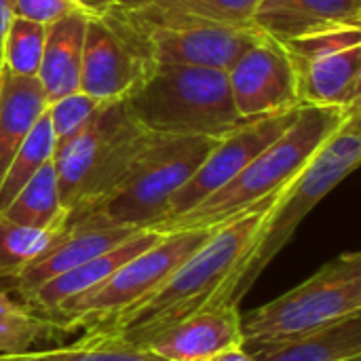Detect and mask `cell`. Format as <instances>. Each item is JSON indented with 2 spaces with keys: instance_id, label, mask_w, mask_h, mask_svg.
<instances>
[{
  "instance_id": "cell-1",
  "label": "cell",
  "mask_w": 361,
  "mask_h": 361,
  "mask_svg": "<svg viewBox=\"0 0 361 361\" xmlns=\"http://www.w3.org/2000/svg\"><path fill=\"white\" fill-rule=\"evenodd\" d=\"M283 188L267 195L239 216L216 226L203 245L154 292L118 311L97 328L125 343L144 347L146 341L195 313L237 302L235 296L241 277Z\"/></svg>"
},
{
  "instance_id": "cell-2",
  "label": "cell",
  "mask_w": 361,
  "mask_h": 361,
  "mask_svg": "<svg viewBox=\"0 0 361 361\" xmlns=\"http://www.w3.org/2000/svg\"><path fill=\"white\" fill-rule=\"evenodd\" d=\"M355 106H300L296 121L252 159L226 186L203 199L186 214L152 226L157 233L216 228L239 216L260 199L283 188L313 157V152L345 123Z\"/></svg>"
},
{
  "instance_id": "cell-3",
  "label": "cell",
  "mask_w": 361,
  "mask_h": 361,
  "mask_svg": "<svg viewBox=\"0 0 361 361\" xmlns=\"http://www.w3.org/2000/svg\"><path fill=\"white\" fill-rule=\"evenodd\" d=\"M123 102L142 129L161 137H224L243 123L220 68H152Z\"/></svg>"
},
{
  "instance_id": "cell-4",
  "label": "cell",
  "mask_w": 361,
  "mask_h": 361,
  "mask_svg": "<svg viewBox=\"0 0 361 361\" xmlns=\"http://www.w3.org/2000/svg\"><path fill=\"white\" fill-rule=\"evenodd\" d=\"M152 137L118 99L104 104L76 135L57 144L53 163L68 220L97 207L121 184Z\"/></svg>"
},
{
  "instance_id": "cell-5",
  "label": "cell",
  "mask_w": 361,
  "mask_h": 361,
  "mask_svg": "<svg viewBox=\"0 0 361 361\" xmlns=\"http://www.w3.org/2000/svg\"><path fill=\"white\" fill-rule=\"evenodd\" d=\"M146 70L159 66H203L228 70L260 36L252 25H222L180 17L127 0L102 15Z\"/></svg>"
},
{
  "instance_id": "cell-6",
  "label": "cell",
  "mask_w": 361,
  "mask_h": 361,
  "mask_svg": "<svg viewBox=\"0 0 361 361\" xmlns=\"http://www.w3.org/2000/svg\"><path fill=\"white\" fill-rule=\"evenodd\" d=\"M360 118L361 112L357 106L281 190L279 199L275 201L262 226V233L250 258V264L241 277V283L235 296L237 302H241V298L260 279L267 267L294 239L296 231L307 220V216L349 173L357 169L361 161Z\"/></svg>"
},
{
  "instance_id": "cell-7",
  "label": "cell",
  "mask_w": 361,
  "mask_h": 361,
  "mask_svg": "<svg viewBox=\"0 0 361 361\" xmlns=\"http://www.w3.org/2000/svg\"><path fill=\"white\" fill-rule=\"evenodd\" d=\"M361 313V252L349 250L294 290L241 315L243 343L286 338Z\"/></svg>"
},
{
  "instance_id": "cell-8",
  "label": "cell",
  "mask_w": 361,
  "mask_h": 361,
  "mask_svg": "<svg viewBox=\"0 0 361 361\" xmlns=\"http://www.w3.org/2000/svg\"><path fill=\"white\" fill-rule=\"evenodd\" d=\"M218 140L209 135H154L137 154L121 184L91 212L118 224L148 228L161 218L169 199L192 178Z\"/></svg>"
},
{
  "instance_id": "cell-9",
  "label": "cell",
  "mask_w": 361,
  "mask_h": 361,
  "mask_svg": "<svg viewBox=\"0 0 361 361\" xmlns=\"http://www.w3.org/2000/svg\"><path fill=\"white\" fill-rule=\"evenodd\" d=\"M214 228L161 233L159 241L118 267L104 283L59 305L49 319L72 332L78 326L97 328L118 311L154 292L184 260H188Z\"/></svg>"
},
{
  "instance_id": "cell-10",
  "label": "cell",
  "mask_w": 361,
  "mask_h": 361,
  "mask_svg": "<svg viewBox=\"0 0 361 361\" xmlns=\"http://www.w3.org/2000/svg\"><path fill=\"white\" fill-rule=\"evenodd\" d=\"M296 78L300 106L360 104L361 27L281 42Z\"/></svg>"
},
{
  "instance_id": "cell-11",
  "label": "cell",
  "mask_w": 361,
  "mask_h": 361,
  "mask_svg": "<svg viewBox=\"0 0 361 361\" xmlns=\"http://www.w3.org/2000/svg\"><path fill=\"white\" fill-rule=\"evenodd\" d=\"M300 106L262 114L252 121H243L237 129L218 140L205 161L192 173V178L169 199L165 212L148 228L178 218L199 205L203 199L226 186L252 159H256L273 140H277L298 116Z\"/></svg>"
},
{
  "instance_id": "cell-12",
  "label": "cell",
  "mask_w": 361,
  "mask_h": 361,
  "mask_svg": "<svg viewBox=\"0 0 361 361\" xmlns=\"http://www.w3.org/2000/svg\"><path fill=\"white\" fill-rule=\"evenodd\" d=\"M226 74L241 121L300 106L294 68L283 44L262 32L235 59Z\"/></svg>"
},
{
  "instance_id": "cell-13",
  "label": "cell",
  "mask_w": 361,
  "mask_h": 361,
  "mask_svg": "<svg viewBox=\"0 0 361 361\" xmlns=\"http://www.w3.org/2000/svg\"><path fill=\"white\" fill-rule=\"evenodd\" d=\"M137 231L140 228L112 222L95 212L72 218L61 228V233L51 241V245L15 279H11V283L15 292L25 300L47 281L116 247Z\"/></svg>"
},
{
  "instance_id": "cell-14",
  "label": "cell",
  "mask_w": 361,
  "mask_h": 361,
  "mask_svg": "<svg viewBox=\"0 0 361 361\" xmlns=\"http://www.w3.org/2000/svg\"><path fill=\"white\" fill-rule=\"evenodd\" d=\"M144 63L127 49L104 17H89L82 42L80 91L110 104L125 99L146 76Z\"/></svg>"
},
{
  "instance_id": "cell-15",
  "label": "cell",
  "mask_w": 361,
  "mask_h": 361,
  "mask_svg": "<svg viewBox=\"0 0 361 361\" xmlns=\"http://www.w3.org/2000/svg\"><path fill=\"white\" fill-rule=\"evenodd\" d=\"M241 345L243 334L237 302L195 313L144 343L148 351L165 361H203Z\"/></svg>"
},
{
  "instance_id": "cell-16",
  "label": "cell",
  "mask_w": 361,
  "mask_h": 361,
  "mask_svg": "<svg viewBox=\"0 0 361 361\" xmlns=\"http://www.w3.org/2000/svg\"><path fill=\"white\" fill-rule=\"evenodd\" d=\"M250 25L279 42L361 27V0H258Z\"/></svg>"
},
{
  "instance_id": "cell-17",
  "label": "cell",
  "mask_w": 361,
  "mask_h": 361,
  "mask_svg": "<svg viewBox=\"0 0 361 361\" xmlns=\"http://www.w3.org/2000/svg\"><path fill=\"white\" fill-rule=\"evenodd\" d=\"M159 237H161V233H157V231L140 228L135 235H131L127 241L118 243L116 247L87 260V262L57 275L55 279L47 281L44 286H40L36 292H32L25 298L27 307L34 309L36 313L49 317L59 305H63L76 296H82L89 290L104 283L118 267H123L133 256H137L140 252H144L146 247L157 243Z\"/></svg>"
},
{
  "instance_id": "cell-18",
  "label": "cell",
  "mask_w": 361,
  "mask_h": 361,
  "mask_svg": "<svg viewBox=\"0 0 361 361\" xmlns=\"http://www.w3.org/2000/svg\"><path fill=\"white\" fill-rule=\"evenodd\" d=\"M254 361H361V313L286 338L247 341Z\"/></svg>"
},
{
  "instance_id": "cell-19",
  "label": "cell",
  "mask_w": 361,
  "mask_h": 361,
  "mask_svg": "<svg viewBox=\"0 0 361 361\" xmlns=\"http://www.w3.org/2000/svg\"><path fill=\"white\" fill-rule=\"evenodd\" d=\"M87 19V13H74L47 25L42 61L36 78L49 104L68 93L80 91V66Z\"/></svg>"
},
{
  "instance_id": "cell-20",
  "label": "cell",
  "mask_w": 361,
  "mask_h": 361,
  "mask_svg": "<svg viewBox=\"0 0 361 361\" xmlns=\"http://www.w3.org/2000/svg\"><path fill=\"white\" fill-rule=\"evenodd\" d=\"M49 102L36 76H13L2 70L0 76V182L4 171L21 146L25 135L34 129L38 118L47 112Z\"/></svg>"
},
{
  "instance_id": "cell-21",
  "label": "cell",
  "mask_w": 361,
  "mask_h": 361,
  "mask_svg": "<svg viewBox=\"0 0 361 361\" xmlns=\"http://www.w3.org/2000/svg\"><path fill=\"white\" fill-rule=\"evenodd\" d=\"M15 224L30 228H51L66 224L70 214L59 199V184L53 159L47 161L13 197V201L0 212Z\"/></svg>"
},
{
  "instance_id": "cell-22",
  "label": "cell",
  "mask_w": 361,
  "mask_h": 361,
  "mask_svg": "<svg viewBox=\"0 0 361 361\" xmlns=\"http://www.w3.org/2000/svg\"><path fill=\"white\" fill-rule=\"evenodd\" d=\"M87 336L68 347L23 351L15 355H0V361H165L146 347L121 341L118 336L91 328Z\"/></svg>"
},
{
  "instance_id": "cell-23",
  "label": "cell",
  "mask_w": 361,
  "mask_h": 361,
  "mask_svg": "<svg viewBox=\"0 0 361 361\" xmlns=\"http://www.w3.org/2000/svg\"><path fill=\"white\" fill-rule=\"evenodd\" d=\"M59 334H68V330L34 309L17 305L0 290V355L32 351Z\"/></svg>"
},
{
  "instance_id": "cell-24",
  "label": "cell",
  "mask_w": 361,
  "mask_h": 361,
  "mask_svg": "<svg viewBox=\"0 0 361 361\" xmlns=\"http://www.w3.org/2000/svg\"><path fill=\"white\" fill-rule=\"evenodd\" d=\"M55 133L49 121V114L44 112L38 123L34 125V129L25 135V140L21 142V146L15 150L4 178L0 182V212L13 201V197L25 186V182L47 163L53 159L55 154Z\"/></svg>"
},
{
  "instance_id": "cell-25",
  "label": "cell",
  "mask_w": 361,
  "mask_h": 361,
  "mask_svg": "<svg viewBox=\"0 0 361 361\" xmlns=\"http://www.w3.org/2000/svg\"><path fill=\"white\" fill-rule=\"evenodd\" d=\"M66 224L51 228H30L15 224L0 214V279H15L51 245Z\"/></svg>"
},
{
  "instance_id": "cell-26",
  "label": "cell",
  "mask_w": 361,
  "mask_h": 361,
  "mask_svg": "<svg viewBox=\"0 0 361 361\" xmlns=\"http://www.w3.org/2000/svg\"><path fill=\"white\" fill-rule=\"evenodd\" d=\"M47 40V25L15 17L2 42V70L13 76H36Z\"/></svg>"
},
{
  "instance_id": "cell-27",
  "label": "cell",
  "mask_w": 361,
  "mask_h": 361,
  "mask_svg": "<svg viewBox=\"0 0 361 361\" xmlns=\"http://www.w3.org/2000/svg\"><path fill=\"white\" fill-rule=\"evenodd\" d=\"M127 2V0H123ZM161 11L222 25H250L258 0H137Z\"/></svg>"
},
{
  "instance_id": "cell-28",
  "label": "cell",
  "mask_w": 361,
  "mask_h": 361,
  "mask_svg": "<svg viewBox=\"0 0 361 361\" xmlns=\"http://www.w3.org/2000/svg\"><path fill=\"white\" fill-rule=\"evenodd\" d=\"M102 106L104 102L87 95L85 91H74L51 102L47 108V114H49L57 144H63L66 140L76 135Z\"/></svg>"
},
{
  "instance_id": "cell-29",
  "label": "cell",
  "mask_w": 361,
  "mask_h": 361,
  "mask_svg": "<svg viewBox=\"0 0 361 361\" xmlns=\"http://www.w3.org/2000/svg\"><path fill=\"white\" fill-rule=\"evenodd\" d=\"M74 13H85V11L72 0H15V17L40 25H51Z\"/></svg>"
},
{
  "instance_id": "cell-30",
  "label": "cell",
  "mask_w": 361,
  "mask_h": 361,
  "mask_svg": "<svg viewBox=\"0 0 361 361\" xmlns=\"http://www.w3.org/2000/svg\"><path fill=\"white\" fill-rule=\"evenodd\" d=\"M72 2H76L89 17H102L110 8H114L116 4H121L123 0H72Z\"/></svg>"
},
{
  "instance_id": "cell-31",
  "label": "cell",
  "mask_w": 361,
  "mask_h": 361,
  "mask_svg": "<svg viewBox=\"0 0 361 361\" xmlns=\"http://www.w3.org/2000/svg\"><path fill=\"white\" fill-rule=\"evenodd\" d=\"M13 19H15V0H0V49Z\"/></svg>"
},
{
  "instance_id": "cell-32",
  "label": "cell",
  "mask_w": 361,
  "mask_h": 361,
  "mask_svg": "<svg viewBox=\"0 0 361 361\" xmlns=\"http://www.w3.org/2000/svg\"><path fill=\"white\" fill-rule=\"evenodd\" d=\"M203 361H254L250 357V353L243 349V345L241 347H233V349H226V351H222V353H218V355H212V357H207V360Z\"/></svg>"
},
{
  "instance_id": "cell-33",
  "label": "cell",
  "mask_w": 361,
  "mask_h": 361,
  "mask_svg": "<svg viewBox=\"0 0 361 361\" xmlns=\"http://www.w3.org/2000/svg\"><path fill=\"white\" fill-rule=\"evenodd\" d=\"M0 76H2V49H0Z\"/></svg>"
}]
</instances>
